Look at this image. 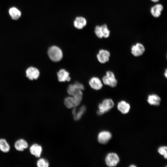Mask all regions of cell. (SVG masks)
Masks as SVG:
<instances>
[{"mask_svg": "<svg viewBox=\"0 0 167 167\" xmlns=\"http://www.w3.org/2000/svg\"><path fill=\"white\" fill-rule=\"evenodd\" d=\"M48 56L50 59L53 62H58L63 57V53L61 49L57 46L50 47L48 51Z\"/></svg>", "mask_w": 167, "mask_h": 167, "instance_id": "1", "label": "cell"}, {"mask_svg": "<svg viewBox=\"0 0 167 167\" xmlns=\"http://www.w3.org/2000/svg\"><path fill=\"white\" fill-rule=\"evenodd\" d=\"M114 105V103L112 99H105L101 103L98 105L99 109L97 112V113L98 115H101L109 111L113 107Z\"/></svg>", "mask_w": 167, "mask_h": 167, "instance_id": "2", "label": "cell"}, {"mask_svg": "<svg viewBox=\"0 0 167 167\" xmlns=\"http://www.w3.org/2000/svg\"><path fill=\"white\" fill-rule=\"evenodd\" d=\"M103 83L111 88L116 87L118 84V80L116 79L114 73L111 71H108L106 75L102 78Z\"/></svg>", "mask_w": 167, "mask_h": 167, "instance_id": "3", "label": "cell"}, {"mask_svg": "<svg viewBox=\"0 0 167 167\" xmlns=\"http://www.w3.org/2000/svg\"><path fill=\"white\" fill-rule=\"evenodd\" d=\"M119 158L118 155L114 152L108 153L105 158L106 165L110 167L116 166L119 162Z\"/></svg>", "mask_w": 167, "mask_h": 167, "instance_id": "4", "label": "cell"}, {"mask_svg": "<svg viewBox=\"0 0 167 167\" xmlns=\"http://www.w3.org/2000/svg\"><path fill=\"white\" fill-rule=\"evenodd\" d=\"M131 53L135 57H138L142 55L145 50L144 45L141 43L137 42L132 45L131 49Z\"/></svg>", "mask_w": 167, "mask_h": 167, "instance_id": "5", "label": "cell"}, {"mask_svg": "<svg viewBox=\"0 0 167 167\" xmlns=\"http://www.w3.org/2000/svg\"><path fill=\"white\" fill-rule=\"evenodd\" d=\"M96 57L98 61L100 63H105L109 61L110 53L107 50L101 49L99 51Z\"/></svg>", "mask_w": 167, "mask_h": 167, "instance_id": "6", "label": "cell"}, {"mask_svg": "<svg viewBox=\"0 0 167 167\" xmlns=\"http://www.w3.org/2000/svg\"><path fill=\"white\" fill-rule=\"evenodd\" d=\"M163 9V5L161 3H157L151 7L150 11L153 17L158 18L161 16Z\"/></svg>", "mask_w": 167, "mask_h": 167, "instance_id": "7", "label": "cell"}, {"mask_svg": "<svg viewBox=\"0 0 167 167\" xmlns=\"http://www.w3.org/2000/svg\"><path fill=\"white\" fill-rule=\"evenodd\" d=\"M112 137L110 132L107 131H103L100 132L98 135V142L103 144L107 143Z\"/></svg>", "mask_w": 167, "mask_h": 167, "instance_id": "8", "label": "cell"}, {"mask_svg": "<svg viewBox=\"0 0 167 167\" xmlns=\"http://www.w3.org/2000/svg\"><path fill=\"white\" fill-rule=\"evenodd\" d=\"M26 72L27 77L31 80L37 79L40 75V72L38 70L33 67L28 68Z\"/></svg>", "mask_w": 167, "mask_h": 167, "instance_id": "9", "label": "cell"}, {"mask_svg": "<svg viewBox=\"0 0 167 167\" xmlns=\"http://www.w3.org/2000/svg\"><path fill=\"white\" fill-rule=\"evenodd\" d=\"M89 84L91 88L95 90H99L103 87L102 83L100 79L97 77H93L89 82Z\"/></svg>", "mask_w": 167, "mask_h": 167, "instance_id": "10", "label": "cell"}, {"mask_svg": "<svg viewBox=\"0 0 167 167\" xmlns=\"http://www.w3.org/2000/svg\"><path fill=\"white\" fill-rule=\"evenodd\" d=\"M80 103L72 96L66 97L64 101L65 105L68 108H75L79 105Z\"/></svg>", "mask_w": 167, "mask_h": 167, "instance_id": "11", "label": "cell"}, {"mask_svg": "<svg viewBox=\"0 0 167 167\" xmlns=\"http://www.w3.org/2000/svg\"><path fill=\"white\" fill-rule=\"evenodd\" d=\"M117 108L121 113L125 114L129 112L131 107L129 103L125 101L122 100L118 103L117 105Z\"/></svg>", "mask_w": 167, "mask_h": 167, "instance_id": "12", "label": "cell"}, {"mask_svg": "<svg viewBox=\"0 0 167 167\" xmlns=\"http://www.w3.org/2000/svg\"><path fill=\"white\" fill-rule=\"evenodd\" d=\"M147 101L148 103L151 105L158 106L160 104L161 98L157 94H152L148 96Z\"/></svg>", "mask_w": 167, "mask_h": 167, "instance_id": "13", "label": "cell"}, {"mask_svg": "<svg viewBox=\"0 0 167 167\" xmlns=\"http://www.w3.org/2000/svg\"><path fill=\"white\" fill-rule=\"evenodd\" d=\"M84 88V87L82 84L77 82L70 85L68 88L67 91L68 94L71 96L77 90H82Z\"/></svg>", "mask_w": 167, "mask_h": 167, "instance_id": "14", "label": "cell"}, {"mask_svg": "<svg viewBox=\"0 0 167 167\" xmlns=\"http://www.w3.org/2000/svg\"><path fill=\"white\" fill-rule=\"evenodd\" d=\"M30 152L32 155L37 157H40L42 150V147L36 143L33 144L29 148Z\"/></svg>", "mask_w": 167, "mask_h": 167, "instance_id": "15", "label": "cell"}, {"mask_svg": "<svg viewBox=\"0 0 167 167\" xmlns=\"http://www.w3.org/2000/svg\"><path fill=\"white\" fill-rule=\"evenodd\" d=\"M58 79L60 82L69 81L71 78L69 73L64 69H61L57 73Z\"/></svg>", "mask_w": 167, "mask_h": 167, "instance_id": "16", "label": "cell"}, {"mask_svg": "<svg viewBox=\"0 0 167 167\" xmlns=\"http://www.w3.org/2000/svg\"><path fill=\"white\" fill-rule=\"evenodd\" d=\"M15 149L19 151H22L28 147L27 142L23 139H20L17 140L14 144Z\"/></svg>", "mask_w": 167, "mask_h": 167, "instance_id": "17", "label": "cell"}, {"mask_svg": "<svg viewBox=\"0 0 167 167\" xmlns=\"http://www.w3.org/2000/svg\"><path fill=\"white\" fill-rule=\"evenodd\" d=\"M87 24L86 19L82 16L77 17L74 22L75 27L78 29L83 28Z\"/></svg>", "mask_w": 167, "mask_h": 167, "instance_id": "18", "label": "cell"}, {"mask_svg": "<svg viewBox=\"0 0 167 167\" xmlns=\"http://www.w3.org/2000/svg\"><path fill=\"white\" fill-rule=\"evenodd\" d=\"M9 13L11 19L14 20L18 19L21 15V11L15 7H12L9 9Z\"/></svg>", "mask_w": 167, "mask_h": 167, "instance_id": "19", "label": "cell"}, {"mask_svg": "<svg viewBox=\"0 0 167 167\" xmlns=\"http://www.w3.org/2000/svg\"><path fill=\"white\" fill-rule=\"evenodd\" d=\"M9 144L4 139H0V150L4 152H7L10 150Z\"/></svg>", "mask_w": 167, "mask_h": 167, "instance_id": "20", "label": "cell"}, {"mask_svg": "<svg viewBox=\"0 0 167 167\" xmlns=\"http://www.w3.org/2000/svg\"><path fill=\"white\" fill-rule=\"evenodd\" d=\"M86 110V107L84 106H83L81 107L79 111L77 113L76 112V110L74 115V118L75 120H79L81 118Z\"/></svg>", "mask_w": 167, "mask_h": 167, "instance_id": "21", "label": "cell"}, {"mask_svg": "<svg viewBox=\"0 0 167 167\" xmlns=\"http://www.w3.org/2000/svg\"><path fill=\"white\" fill-rule=\"evenodd\" d=\"M103 38H108L110 34V31L107 25L105 24L101 26Z\"/></svg>", "mask_w": 167, "mask_h": 167, "instance_id": "22", "label": "cell"}, {"mask_svg": "<svg viewBox=\"0 0 167 167\" xmlns=\"http://www.w3.org/2000/svg\"><path fill=\"white\" fill-rule=\"evenodd\" d=\"M36 165L38 167H48L49 164V162L46 160L41 158L37 161Z\"/></svg>", "mask_w": 167, "mask_h": 167, "instance_id": "23", "label": "cell"}, {"mask_svg": "<svg viewBox=\"0 0 167 167\" xmlns=\"http://www.w3.org/2000/svg\"><path fill=\"white\" fill-rule=\"evenodd\" d=\"M77 101L80 102L83 98V93L82 90H78L71 96Z\"/></svg>", "mask_w": 167, "mask_h": 167, "instance_id": "24", "label": "cell"}, {"mask_svg": "<svg viewBox=\"0 0 167 167\" xmlns=\"http://www.w3.org/2000/svg\"><path fill=\"white\" fill-rule=\"evenodd\" d=\"M159 153L163 155L164 158L166 159L167 157V147L166 146H163L160 147L158 149Z\"/></svg>", "mask_w": 167, "mask_h": 167, "instance_id": "25", "label": "cell"}, {"mask_svg": "<svg viewBox=\"0 0 167 167\" xmlns=\"http://www.w3.org/2000/svg\"><path fill=\"white\" fill-rule=\"evenodd\" d=\"M94 32L96 36L99 38H103L101 26H96L95 28Z\"/></svg>", "mask_w": 167, "mask_h": 167, "instance_id": "26", "label": "cell"}, {"mask_svg": "<svg viewBox=\"0 0 167 167\" xmlns=\"http://www.w3.org/2000/svg\"><path fill=\"white\" fill-rule=\"evenodd\" d=\"M164 75L166 78L167 77V69H166L165 70V71L164 72Z\"/></svg>", "mask_w": 167, "mask_h": 167, "instance_id": "27", "label": "cell"}, {"mask_svg": "<svg viewBox=\"0 0 167 167\" xmlns=\"http://www.w3.org/2000/svg\"><path fill=\"white\" fill-rule=\"evenodd\" d=\"M160 0H150L152 2L155 3H157Z\"/></svg>", "mask_w": 167, "mask_h": 167, "instance_id": "28", "label": "cell"}, {"mask_svg": "<svg viewBox=\"0 0 167 167\" xmlns=\"http://www.w3.org/2000/svg\"><path fill=\"white\" fill-rule=\"evenodd\" d=\"M136 166L134 165H131L130 166V167H136Z\"/></svg>", "mask_w": 167, "mask_h": 167, "instance_id": "29", "label": "cell"}]
</instances>
